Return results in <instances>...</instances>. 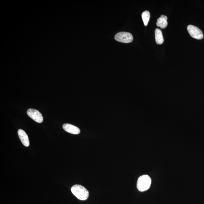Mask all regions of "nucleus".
<instances>
[{"label":"nucleus","mask_w":204,"mask_h":204,"mask_svg":"<svg viewBox=\"0 0 204 204\" xmlns=\"http://www.w3.org/2000/svg\"><path fill=\"white\" fill-rule=\"evenodd\" d=\"M71 191L73 195L80 200H86L89 198V191L82 186L75 184L71 187Z\"/></svg>","instance_id":"1"},{"label":"nucleus","mask_w":204,"mask_h":204,"mask_svg":"<svg viewBox=\"0 0 204 204\" xmlns=\"http://www.w3.org/2000/svg\"><path fill=\"white\" fill-rule=\"evenodd\" d=\"M151 179L149 176L144 175L139 177L137 182V188L140 192L148 190L151 187Z\"/></svg>","instance_id":"2"},{"label":"nucleus","mask_w":204,"mask_h":204,"mask_svg":"<svg viewBox=\"0 0 204 204\" xmlns=\"http://www.w3.org/2000/svg\"><path fill=\"white\" fill-rule=\"evenodd\" d=\"M115 39L117 41L122 43H129L133 42V37L130 33L121 32L115 35Z\"/></svg>","instance_id":"3"},{"label":"nucleus","mask_w":204,"mask_h":204,"mask_svg":"<svg viewBox=\"0 0 204 204\" xmlns=\"http://www.w3.org/2000/svg\"><path fill=\"white\" fill-rule=\"evenodd\" d=\"M189 35L193 38L197 40H202L203 38V34L198 27L193 25H189L187 27Z\"/></svg>","instance_id":"4"},{"label":"nucleus","mask_w":204,"mask_h":204,"mask_svg":"<svg viewBox=\"0 0 204 204\" xmlns=\"http://www.w3.org/2000/svg\"><path fill=\"white\" fill-rule=\"evenodd\" d=\"M27 114L29 117L37 123H42L43 121V116L38 110L30 109L27 111Z\"/></svg>","instance_id":"5"},{"label":"nucleus","mask_w":204,"mask_h":204,"mask_svg":"<svg viewBox=\"0 0 204 204\" xmlns=\"http://www.w3.org/2000/svg\"><path fill=\"white\" fill-rule=\"evenodd\" d=\"M63 127L65 131L72 134L77 135L80 133V130L79 128L71 124H64Z\"/></svg>","instance_id":"6"},{"label":"nucleus","mask_w":204,"mask_h":204,"mask_svg":"<svg viewBox=\"0 0 204 204\" xmlns=\"http://www.w3.org/2000/svg\"><path fill=\"white\" fill-rule=\"evenodd\" d=\"M19 138H20L21 142L24 146L29 147L30 145V142L28 136L27 134L24 130L22 129H19L17 132Z\"/></svg>","instance_id":"7"},{"label":"nucleus","mask_w":204,"mask_h":204,"mask_svg":"<svg viewBox=\"0 0 204 204\" xmlns=\"http://www.w3.org/2000/svg\"><path fill=\"white\" fill-rule=\"evenodd\" d=\"M167 16L162 15L157 19L156 25L161 29H164L167 27L168 23L167 22Z\"/></svg>","instance_id":"8"},{"label":"nucleus","mask_w":204,"mask_h":204,"mask_svg":"<svg viewBox=\"0 0 204 204\" xmlns=\"http://www.w3.org/2000/svg\"><path fill=\"white\" fill-rule=\"evenodd\" d=\"M155 39L156 43L158 45L162 44L164 42V38L160 29H156L155 30Z\"/></svg>","instance_id":"9"},{"label":"nucleus","mask_w":204,"mask_h":204,"mask_svg":"<svg viewBox=\"0 0 204 204\" xmlns=\"http://www.w3.org/2000/svg\"><path fill=\"white\" fill-rule=\"evenodd\" d=\"M142 18L144 25H147L150 18V13L149 11H145L143 12L142 14Z\"/></svg>","instance_id":"10"}]
</instances>
